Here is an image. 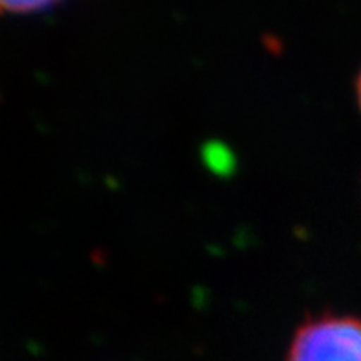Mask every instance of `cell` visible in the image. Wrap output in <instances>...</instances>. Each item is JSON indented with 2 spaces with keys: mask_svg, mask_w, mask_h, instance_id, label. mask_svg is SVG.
<instances>
[{
  "mask_svg": "<svg viewBox=\"0 0 361 361\" xmlns=\"http://www.w3.org/2000/svg\"><path fill=\"white\" fill-rule=\"evenodd\" d=\"M356 96H357V104H360V109H361V71L357 72V78H356Z\"/></svg>",
  "mask_w": 361,
  "mask_h": 361,
  "instance_id": "7a4b0ae2",
  "label": "cell"
},
{
  "mask_svg": "<svg viewBox=\"0 0 361 361\" xmlns=\"http://www.w3.org/2000/svg\"><path fill=\"white\" fill-rule=\"evenodd\" d=\"M286 361H361V319L319 314L293 332Z\"/></svg>",
  "mask_w": 361,
  "mask_h": 361,
  "instance_id": "6da1fadb",
  "label": "cell"
}]
</instances>
